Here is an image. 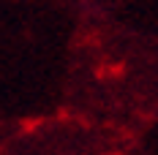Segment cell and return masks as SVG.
I'll return each instance as SVG.
<instances>
[]
</instances>
